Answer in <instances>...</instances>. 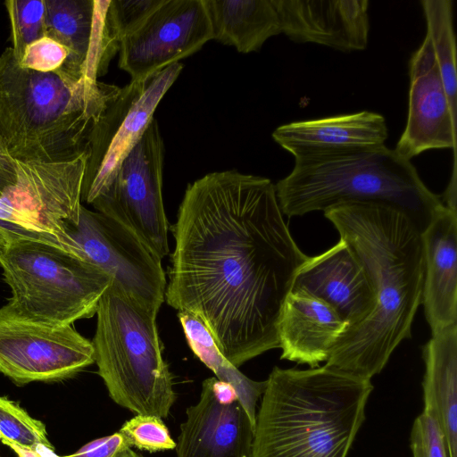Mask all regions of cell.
I'll return each instance as SVG.
<instances>
[{
	"mask_svg": "<svg viewBox=\"0 0 457 457\" xmlns=\"http://www.w3.org/2000/svg\"><path fill=\"white\" fill-rule=\"evenodd\" d=\"M348 325L322 300L301 291L287 295L278 323L280 359L316 368L327 361Z\"/></svg>",
	"mask_w": 457,
	"mask_h": 457,
	"instance_id": "ffe728a7",
	"label": "cell"
},
{
	"mask_svg": "<svg viewBox=\"0 0 457 457\" xmlns=\"http://www.w3.org/2000/svg\"><path fill=\"white\" fill-rule=\"evenodd\" d=\"M170 230L167 303L196 316L237 368L278 348L281 310L309 256L275 185L237 170L208 173L187 186Z\"/></svg>",
	"mask_w": 457,
	"mask_h": 457,
	"instance_id": "6da1fadb",
	"label": "cell"
},
{
	"mask_svg": "<svg viewBox=\"0 0 457 457\" xmlns=\"http://www.w3.org/2000/svg\"><path fill=\"white\" fill-rule=\"evenodd\" d=\"M178 317L195 355L213 371L216 378L235 389L240 403L255 425L256 404L265 391L267 381L253 380L230 363L220 353L205 325L196 316L188 312H178Z\"/></svg>",
	"mask_w": 457,
	"mask_h": 457,
	"instance_id": "603a6c76",
	"label": "cell"
},
{
	"mask_svg": "<svg viewBox=\"0 0 457 457\" xmlns=\"http://www.w3.org/2000/svg\"><path fill=\"white\" fill-rule=\"evenodd\" d=\"M176 443L178 457H250L254 425L235 389L216 378L203 382Z\"/></svg>",
	"mask_w": 457,
	"mask_h": 457,
	"instance_id": "4fadbf2b",
	"label": "cell"
},
{
	"mask_svg": "<svg viewBox=\"0 0 457 457\" xmlns=\"http://www.w3.org/2000/svg\"><path fill=\"white\" fill-rule=\"evenodd\" d=\"M129 446L124 436L118 431L91 441L74 453L62 457H117Z\"/></svg>",
	"mask_w": 457,
	"mask_h": 457,
	"instance_id": "4dcf8cb0",
	"label": "cell"
},
{
	"mask_svg": "<svg viewBox=\"0 0 457 457\" xmlns=\"http://www.w3.org/2000/svg\"><path fill=\"white\" fill-rule=\"evenodd\" d=\"M120 87L21 68L9 46L0 54V136L15 161L55 162L87 153L93 125Z\"/></svg>",
	"mask_w": 457,
	"mask_h": 457,
	"instance_id": "277c9868",
	"label": "cell"
},
{
	"mask_svg": "<svg viewBox=\"0 0 457 457\" xmlns=\"http://www.w3.org/2000/svg\"><path fill=\"white\" fill-rule=\"evenodd\" d=\"M291 291L322 300L348 328L366 320L376 306L367 273L341 239L326 252L308 257L296 271Z\"/></svg>",
	"mask_w": 457,
	"mask_h": 457,
	"instance_id": "2e32d148",
	"label": "cell"
},
{
	"mask_svg": "<svg viewBox=\"0 0 457 457\" xmlns=\"http://www.w3.org/2000/svg\"><path fill=\"white\" fill-rule=\"evenodd\" d=\"M422 358V412L438 424L449 457H457V324L432 335Z\"/></svg>",
	"mask_w": 457,
	"mask_h": 457,
	"instance_id": "44dd1931",
	"label": "cell"
},
{
	"mask_svg": "<svg viewBox=\"0 0 457 457\" xmlns=\"http://www.w3.org/2000/svg\"><path fill=\"white\" fill-rule=\"evenodd\" d=\"M428 37L453 117L457 120L456 41L452 0L420 2Z\"/></svg>",
	"mask_w": 457,
	"mask_h": 457,
	"instance_id": "cb8c5ba5",
	"label": "cell"
},
{
	"mask_svg": "<svg viewBox=\"0 0 457 457\" xmlns=\"http://www.w3.org/2000/svg\"><path fill=\"white\" fill-rule=\"evenodd\" d=\"M324 215L361 264L376 295L370 315L346 328L325 365L371 380L411 338L422 301L421 233L405 214L380 204L345 202Z\"/></svg>",
	"mask_w": 457,
	"mask_h": 457,
	"instance_id": "7a4b0ae2",
	"label": "cell"
},
{
	"mask_svg": "<svg viewBox=\"0 0 457 457\" xmlns=\"http://www.w3.org/2000/svg\"><path fill=\"white\" fill-rule=\"evenodd\" d=\"M422 301L432 335L457 324V212L445 207L421 233Z\"/></svg>",
	"mask_w": 457,
	"mask_h": 457,
	"instance_id": "d6986e66",
	"label": "cell"
},
{
	"mask_svg": "<svg viewBox=\"0 0 457 457\" xmlns=\"http://www.w3.org/2000/svg\"><path fill=\"white\" fill-rule=\"evenodd\" d=\"M183 66L177 62L120 88L115 100L93 125L81 201L92 202L108 187L123 160L154 120V113Z\"/></svg>",
	"mask_w": 457,
	"mask_h": 457,
	"instance_id": "ba28073f",
	"label": "cell"
},
{
	"mask_svg": "<svg viewBox=\"0 0 457 457\" xmlns=\"http://www.w3.org/2000/svg\"><path fill=\"white\" fill-rule=\"evenodd\" d=\"M1 442L12 449L18 457H41L40 454L34 448H25L14 443L1 439Z\"/></svg>",
	"mask_w": 457,
	"mask_h": 457,
	"instance_id": "836d02e7",
	"label": "cell"
},
{
	"mask_svg": "<svg viewBox=\"0 0 457 457\" xmlns=\"http://www.w3.org/2000/svg\"><path fill=\"white\" fill-rule=\"evenodd\" d=\"M212 39L203 0H164L120 40L119 67L131 80L149 77L197 52Z\"/></svg>",
	"mask_w": 457,
	"mask_h": 457,
	"instance_id": "7c38bea8",
	"label": "cell"
},
{
	"mask_svg": "<svg viewBox=\"0 0 457 457\" xmlns=\"http://www.w3.org/2000/svg\"><path fill=\"white\" fill-rule=\"evenodd\" d=\"M68 54L64 46L44 36L25 46L18 63L23 69L37 72H56L63 67Z\"/></svg>",
	"mask_w": 457,
	"mask_h": 457,
	"instance_id": "83f0119b",
	"label": "cell"
},
{
	"mask_svg": "<svg viewBox=\"0 0 457 457\" xmlns=\"http://www.w3.org/2000/svg\"><path fill=\"white\" fill-rule=\"evenodd\" d=\"M4 5L10 21V47L19 61L27 45L45 36V0H9Z\"/></svg>",
	"mask_w": 457,
	"mask_h": 457,
	"instance_id": "d4e9b609",
	"label": "cell"
},
{
	"mask_svg": "<svg viewBox=\"0 0 457 457\" xmlns=\"http://www.w3.org/2000/svg\"><path fill=\"white\" fill-rule=\"evenodd\" d=\"M164 0H111L110 12L119 38L136 31Z\"/></svg>",
	"mask_w": 457,
	"mask_h": 457,
	"instance_id": "f1b7e54d",
	"label": "cell"
},
{
	"mask_svg": "<svg viewBox=\"0 0 457 457\" xmlns=\"http://www.w3.org/2000/svg\"><path fill=\"white\" fill-rule=\"evenodd\" d=\"M96 314L94 358L111 398L136 415L168 417L176 396L157 313L111 282Z\"/></svg>",
	"mask_w": 457,
	"mask_h": 457,
	"instance_id": "8992f818",
	"label": "cell"
},
{
	"mask_svg": "<svg viewBox=\"0 0 457 457\" xmlns=\"http://www.w3.org/2000/svg\"><path fill=\"white\" fill-rule=\"evenodd\" d=\"M212 39L233 46L238 52L259 51L271 37L281 34L271 0H203Z\"/></svg>",
	"mask_w": 457,
	"mask_h": 457,
	"instance_id": "7402d4cb",
	"label": "cell"
},
{
	"mask_svg": "<svg viewBox=\"0 0 457 457\" xmlns=\"http://www.w3.org/2000/svg\"><path fill=\"white\" fill-rule=\"evenodd\" d=\"M0 228L16 237H24L10 207L8 197L2 192H0Z\"/></svg>",
	"mask_w": 457,
	"mask_h": 457,
	"instance_id": "d6a6232c",
	"label": "cell"
},
{
	"mask_svg": "<svg viewBox=\"0 0 457 457\" xmlns=\"http://www.w3.org/2000/svg\"><path fill=\"white\" fill-rule=\"evenodd\" d=\"M387 137L384 116L370 111L293 121L272 133L295 159L377 148L385 145Z\"/></svg>",
	"mask_w": 457,
	"mask_h": 457,
	"instance_id": "ac0fdd59",
	"label": "cell"
},
{
	"mask_svg": "<svg viewBox=\"0 0 457 457\" xmlns=\"http://www.w3.org/2000/svg\"><path fill=\"white\" fill-rule=\"evenodd\" d=\"M409 76L406 125L394 150L411 161L428 150L452 148L456 164L457 120L427 35L410 58Z\"/></svg>",
	"mask_w": 457,
	"mask_h": 457,
	"instance_id": "9a60e30c",
	"label": "cell"
},
{
	"mask_svg": "<svg viewBox=\"0 0 457 457\" xmlns=\"http://www.w3.org/2000/svg\"><path fill=\"white\" fill-rule=\"evenodd\" d=\"M163 142L155 119L92 202L96 212L130 230L161 259L170 253L162 200Z\"/></svg>",
	"mask_w": 457,
	"mask_h": 457,
	"instance_id": "9c48e42d",
	"label": "cell"
},
{
	"mask_svg": "<svg viewBox=\"0 0 457 457\" xmlns=\"http://www.w3.org/2000/svg\"><path fill=\"white\" fill-rule=\"evenodd\" d=\"M410 447L412 457H449L445 439L438 424L424 412L413 421Z\"/></svg>",
	"mask_w": 457,
	"mask_h": 457,
	"instance_id": "f546056e",
	"label": "cell"
},
{
	"mask_svg": "<svg viewBox=\"0 0 457 457\" xmlns=\"http://www.w3.org/2000/svg\"><path fill=\"white\" fill-rule=\"evenodd\" d=\"M256 413L250 457H347L371 380L326 365L274 367Z\"/></svg>",
	"mask_w": 457,
	"mask_h": 457,
	"instance_id": "3957f363",
	"label": "cell"
},
{
	"mask_svg": "<svg viewBox=\"0 0 457 457\" xmlns=\"http://www.w3.org/2000/svg\"><path fill=\"white\" fill-rule=\"evenodd\" d=\"M1 439L25 448L42 444L54 448L47 438L45 424L32 418L21 405L7 397L0 396Z\"/></svg>",
	"mask_w": 457,
	"mask_h": 457,
	"instance_id": "484cf974",
	"label": "cell"
},
{
	"mask_svg": "<svg viewBox=\"0 0 457 457\" xmlns=\"http://www.w3.org/2000/svg\"><path fill=\"white\" fill-rule=\"evenodd\" d=\"M68 236L77 254L104 271L112 282L158 313L167 280L162 259L115 220L80 206L79 221Z\"/></svg>",
	"mask_w": 457,
	"mask_h": 457,
	"instance_id": "30bf717a",
	"label": "cell"
},
{
	"mask_svg": "<svg viewBox=\"0 0 457 457\" xmlns=\"http://www.w3.org/2000/svg\"><path fill=\"white\" fill-rule=\"evenodd\" d=\"M117 457H144L141 454L134 452L130 446L127 447L121 453H120Z\"/></svg>",
	"mask_w": 457,
	"mask_h": 457,
	"instance_id": "d590c367",
	"label": "cell"
},
{
	"mask_svg": "<svg viewBox=\"0 0 457 457\" xmlns=\"http://www.w3.org/2000/svg\"><path fill=\"white\" fill-rule=\"evenodd\" d=\"M95 362L92 342L72 325L24 318L0 308V372L18 385L58 381Z\"/></svg>",
	"mask_w": 457,
	"mask_h": 457,
	"instance_id": "8fae6325",
	"label": "cell"
},
{
	"mask_svg": "<svg viewBox=\"0 0 457 457\" xmlns=\"http://www.w3.org/2000/svg\"><path fill=\"white\" fill-rule=\"evenodd\" d=\"M288 218L345 202L388 205L422 233L445 207L416 168L386 145L377 148L295 159L292 171L275 185Z\"/></svg>",
	"mask_w": 457,
	"mask_h": 457,
	"instance_id": "5b68a950",
	"label": "cell"
},
{
	"mask_svg": "<svg viewBox=\"0 0 457 457\" xmlns=\"http://www.w3.org/2000/svg\"><path fill=\"white\" fill-rule=\"evenodd\" d=\"M0 265L12 292L6 305L24 318L54 325L93 317L112 282L83 258L33 237L12 238L0 254Z\"/></svg>",
	"mask_w": 457,
	"mask_h": 457,
	"instance_id": "52a82bcc",
	"label": "cell"
},
{
	"mask_svg": "<svg viewBox=\"0 0 457 457\" xmlns=\"http://www.w3.org/2000/svg\"><path fill=\"white\" fill-rule=\"evenodd\" d=\"M17 179V162L9 154L0 136V192L13 186Z\"/></svg>",
	"mask_w": 457,
	"mask_h": 457,
	"instance_id": "1f68e13d",
	"label": "cell"
},
{
	"mask_svg": "<svg viewBox=\"0 0 457 457\" xmlns=\"http://www.w3.org/2000/svg\"><path fill=\"white\" fill-rule=\"evenodd\" d=\"M14 237H16L12 236L5 229L0 228V254L4 250L7 244Z\"/></svg>",
	"mask_w": 457,
	"mask_h": 457,
	"instance_id": "e575fe53",
	"label": "cell"
},
{
	"mask_svg": "<svg viewBox=\"0 0 457 457\" xmlns=\"http://www.w3.org/2000/svg\"><path fill=\"white\" fill-rule=\"evenodd\" d=\"M45 36L69 53L62 69L98 80L120 45L111 18V0H45Z\"/></svg>",
	"mask_w": 457,
	"mask_h": 457,
	"instance_id": "5bb4252c",
	"label": "cell"
},
{
	"mask_svg": "<svg viewBox=\"0 0 457 457\" xmlns=\"http://www.w3.org/2000/svg\"><path fill=\"white\" fill-rule=\"evenodd\" d=\"M281 33L296 43L342 52L364 50L370 21L368 0H271Z\"/></svg>",
	"mask_w": 457,
	"mask_h": 457,
	"instance_id": "e0dca14e",
	"label": "cell"
},
{
	"mask_svg": "<svg viewBox=\"0 0 457 457\" xmlns=\"http://www.w3.org/2000/svg\"><path fill=\"white\" fill-rule=\"evenodd\" d=\"M119 432L130 447L160 452L172 450L176 446L162 419L155 416L136 415L127 420Z\"/></svg>",
	"mask_w": 457,
	"mask_h": 457,
	"instance_id": "4316f807",
	"label": "cell"
}]
</instances>
